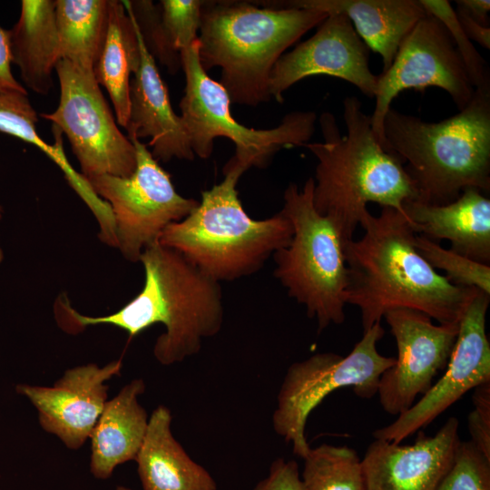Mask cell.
Returning a JSON list of instances; mask_svg holds the SVG:
<instances>
[{"instance_id":"obj_1","label":"cell","mask_w":490,"mask_h":490,"mask_svg":"<svg viewBox=\"0 0 490 490\" xmlns=\"http://www.w3.org/2000/svg\"><path fill=\"white\" fill-rule=\"evenodd\" d=\"M360 226L362 238L344 246L345 302L359 309L363 332L397 309L423 312L439 324L459 323L478 289L452 284L426 261L405 213L382 207L377 217L368 212Z\"/></svg>"},{"instance_id":"obj_2","label":"cell","mask_w":490,"mask_h":490,"mask_svg":"<svg viewBox=\"0 0 490 490\" xmlns=\"http://www.w3.org/2000/svg\"><path fill=\"white\" fill-rule=\"evenodd\" d=\"M140 261L144 269V284L125 306L113 314L90 317L61 299L56 306L60 327L76 333L88 326L106 324L123 329L132 338L161 323L165 331L153 347L160 364L169 366L196 355L202 340L217 335L223 325L220 282L159 241L142 251Z\"/></svg>"},{"instance_id":"obj_3","label":"cell","mask_w":490,"mask_h":490,"mask_svg":"<svg viewBox=\"0 0 490 490\" xmlns=\"http://www.w3.org/2000/svg\"><path fill=\"white\" fill-rule=\"evenodd\" d=\"M347 132L340 135L333 114L320 117L321 142H307L317 159L313 203L339 232L344 246L369 212L368 202L404 212V204L416 201L417 192L397 156L378 142L370 116L356 96L343 101Z\"/></svg>"},{"instance_id":"obj_4","label":"cell","mask_w":490,"mask_h":490,"mask_svg":"<svg viewBox=\"0 0 490 490\" xmlns=\"http://www.w3.org/2000/svg\"><path fill=\"white\" fill-rule=\"evenodd\" d=\"M385 150L398 158L416 201L444 205L466 189L490 191V86L475 89L456 114L427 122L392 107L383 122Z\"/></svg>"},{"instance_id":"obj_5","label":"cell","mask_w":490,"mask_h":490,"mask_svg":"<svg viewBox=\"0 0 490 490\" xmlns=\"http://www.w3.org/2000/svg\"><path fill=\"white\" fill-rule=\"evenodd\" d=\"M327 16L254 2H205L198 36L200 63L206 72L221 69L219 83L231 103L256 106L271 98L270 75L284 51Z\"/></svg>"},{"instance_id":"obj_6","label":"cell","mask_w":490,"mask_h":490,"mask_svg":"<svg viewBox=\"0 0 490 490\" xmlns=\"http://www.w3.org/2000/svg\"><path fill=\"white\" fill-rule=\"evenodd\" d=\"M245 172L229 161L224 180L202 191L198 207L167 226L159 238L162 245L179 251L219 282L254 274L293 234L281 211L264 220L248 215L236 189Z\"/></svg>"},{"instance_id":"obj_7","label":"cell","mask_w":490,"mask_h":490,"mask_svg":"<svg viewBox=\"0 0 490 490\" xmlns=\"http://www.w3.org/2000/svg\"><path fill=\"white\" fill-rule=\"evenodd\" d=\"M314 179L301 189L289 183L280 211L291 222L289 242L273 255L274 276L288 295L316 318L318 330L345 320L348 267L344 242L331 220L320 215L313 203Z\"/></svg>"},{"instance_id":"obj_8","label":"cell","mask_w":490,"mask_h":490,"mask_svg":"<svg viewBox=\"0 0 490 490\" xmlns=\"http://www.w3.org/2000/svg\"><path fill=\"white\" fill-rule=\"evenodd\" d=\"M185 74L184 95L180 103L181 120L195 156L210 158L216 137L235 144L230 162L243 168H264L281 149L303 146L315 132L314 112H292L280 124L268 130L246 127L230 113V99L223 86L212 80L199 59V40L181 52Z\"/></svg>"},{"instance_id":"obj_9","label":"cell","mask_w":490,"mask_h":490,"mask_svg":"<svg viewBox=\"0 0 490 490\" xmlns=\"http://www.w3.org/2000/svg\"><path fill=\"white\" fill-rule=\"evenodd\" d=\"M383 336L384 328L377 322L363 332L362 338L346 357L317 353L289 367L272 414V427L292 444L295 455L304 458L309 452L305 436L308 417L331 392L352 387L361 398H372L377 394L380 376L396 361L377 351V342Z\"/></svg>"},{"instance_id":"obj_10","label":"cell","mask_w":490,"mask_h":490,"mask_svg":"<svg viewBox=\"0 0 490 490\" xmlns=\"http://www.w3.org/2000/svg\"><path fill=\"white\" fill-rule=\"evenodd\" d=\"M128 138L136 154V167L130 176L103 174L85 180L110 206L116 248L125 260L137 262L147 247L159 241L167 226L185 219L200 201L180 195L147 145L134 136Z\"/></svg>"},{"instance_id":"obj_11","label":"cell","mask_w":490,"mask_h":490,"mask_svg":"<svg viewBox=\"0 0 490 490\" xmlns=\"http://www.w3.org/2000/svg\"><path fill=\"white\" fill-rule=\"evenodd\" d=\"M55 72L60 86L58 106L40 116L66 135L83 177L130 176L136 167L135 149L118 128L93 72L63 59Z\"/></svg>"},{"instance_id":"obj_12","label":"cell","mask_w":490,"mask_h":490,"mask_svg":"<svg viewBox=\"0 0 490 490\" xmlns=\"http://www.w3.org/2000/svg\"><path fill=\"white\" fill-rule=\"evenodd\" d=\"M435 86L446 91L460 111L475 88L453 39L444 24L428 13L402 41L390 67L377 75L372 129L385 149L383 122L391 103L407 89Z\"/></svg>"},{"instance_id":"obj_13","label":"cell","mask_w":490,"mask_h":490,"mask_svg":"<svg viewBox=\"0 0 490 490\" xmlns=\"http://www.w3.org/2000/svg\"><path fill=\"white\" fill-rule=\"evenodd\" d=\"M490 295L477 290L459 321L458 333L443 377L375 439L400 444L430 424L467 391L490 382V343L485 330Z\"/></svg>"},{"instance_id":"obj_14","label":"cell","mask_w":490,"mask_h":490,"mask_svg":"<svg viewBox=\"0 0 490 490\" xmlns=\"http://www.w3.org/2000/svg\"><path fill=\"white\" fill-rule=\"evenodd\" d=\"M397 343V357L378 381L382 408L399 416L433 385L444 368L456 342L459 323L435 325L423 312L397 309L384 317Z\"/></svg>"},{"instance_id":"obj_15","label":"cell","mask_w":490,"mask_h":490,"mask_svg":"<svg viewBox=\"0 0 490 490\" xmlns=\"http://www.w3.org/2000/svg\"><path fill=\"white\" fill-rule=\"evenodd\" d=\"M321 74L345 80L375 97L377 75L369 68L368 47L342 14L328 15L310 38L281 55L270 75V97L281 103L283 93L294 83Z\"/></svg>"},{"instance_id":"obj_16","label":"cell","mask_w":490,"mask_h":490,"mask_svg":"<svg viewBox=\"0 0 490 490\" xmlns=\"http://www.w3.org/2000/svg\"><path fill=\"white\" fill-rule=\"evenodd\" d=\"M122 367L120 359L103 367L89 363L68 368L51 387L18 384L15 389L35 407L45 432L77 450L90 437L108 400L106 382L119 376Z\"/></svg>"},{"instance_id":"obj_17","label":"cell","mask_w":490,"mask_h":490,"mask_svg":"<svg viewBox=\"0 0 490 490\" xmlns=\"http://www.w3.org/2000/svg\"><path fill=\"white\" fill-rule=\"evenodd\" d=\"M458 431L451 416L434 436L419 431L410 446L375 439L361 460L366 490H436L454 462Z\"/></svg>"},{"instance_id":"obj_18","label":"cell","mask_w":490,"mask_h":490,"mask_svg":"<svg viewBox=\"0 0 490 490\" xmlns=\"http://www.w3.org/2000/svg\"><path fill=\"white\" fill-rule=\"evenodd\" d=\"M136 20V19H135ZM141 63L130 84V117L128 136L150 138L148 145L158 161L172 159L192 161L195 155L181 120L171 104L167 87L162 81L136 22Z\"/></svg>"},{"instance_id":"obj_19","label":"cell","mask_w":490,"mask_h":490,"mask_svg":"<svg viewBox=\"0 0 490 490\" xmlns=\"http://www.w3.org/2000/svg\"><path fill=\"white\" fill-rule=\"evenodd\" d=\"M264 5L342 14L366 45L380 54L387 71L408 33L427 12L419 0H289L260 1Z\"/></svg>"},{"instance_id":"obj_20","label":"cell","mask_w":490,"mask_h":490,"mask_svg":"<svg viewBox=\"0 0 490 490\" xmlns=\"http://www.w3.org/2000/svg\"><path fill=\"white\" fill-rule=\"evenodd\" d=\"M404 212L416 234L449 240L454 251L489 265L490 200L480 191L466 189L444 205L407 201Z\"/></svg>"},{"instance_id":"obj_21","label":"cell","mask_w":490,"mask_h":490,"mask_svg":"<svg viewBox=\"0 0 490 490\" xmlns=\"http://www.w3.org/2000/svg\"><path fill=\"white\" fill-rule=\"evenodd\" d=\"M144 391L143 379L135 378L107 400L89 437L90 472L96 479H108L118 466L135 460L149 422L138 401Z\"/></svg>"},{"instance_id":"obj_22","label":"cell","mask_w":490,"mask_h":490,"mask_svg":"<svg viewBox=\"0 0 490 490\" xmlns=\"http://www.w3.org/2000/svg\"><path fill=\"white\" fill-rule=\"evenodd\" d=\"M172 413L163 405L151 414L135 458L143 490H217V483L172 435Z\"/></svg>"},{"instance_id":"obj_23","label":"cell","mask_w":490,"mask_h":490,"mask_svg":"<svg viewBox=\"0 0 490 490\" xmlns=\"http://www.w3.org/2000/svg\"><path fill=\"white\" fill-rule=\"evenodd\" d=\"M55 0H23L16 24L9 30L12 64L24 84L38 94L53 87V72L61 60Z\"/></svg>"},{"instance_id":"obj_24","label":"cell","mask_w":490,"mask_h":490,"mask_svg":"<svg viewBox=\"0 0 490 490\" xmlns=\"http://www.w3.org/2000/svg\"><path fill=\"white\" fill-rule=\"evenodd\" d=\"M141 63L136 20L129 1H110L107 34L93 69L113 103L117 123L125 128L130 117V77Z\"/></svg>"},{"instance_id":"obj_25","label":"cell","mask_w":490,"mask_h":490,"mask_svg":"<svg viewBox=\"0 0 490 490\" xmlns=\"http://www.w3.org/2000/svg\"><path fill=\"white\" fill-rule=\"evenodd\" d=\"M205 1L162 0L160 9L152 1H129L147 49L171 73L181 63V52L197 39Z\"/></svg>"},{"instance_id":"obj_26","label":"cell","mask_w":490,"mask_h":490,"mask_svg":"<svg viewBox=\"0 0 490 490\" xmlns=\"http://www.w3.org/2000/svg\"><path fill=\"white\" fill-rule=\"evenodd\" d=\"M61 59L93 72L107 34L111 0H55Z\"/></svg>"},{"instance_id":"obj_27","label":"cell","mask_w":490,"mask_h":490,"mask_svg":"<svg viewBox=\"0 0 490 490\" xmlns=\"http://www.w3.org/2000/svg\"><path fill=\"white\" fill-rule=\"evenodd\" d=\"M303 459L305 490H366L361 460L351 447L322 444Z\"/></svg>"},{"instance_id":"obj_28","label":"cell","mask_w":490,"mask_h":490,"mask_svg":"<svg viewBox=\"0 0 490 490\" xmlns=\"http://www.w3.org/2000/svg\"><path fill=\"white\" fill-rule=\"evenodd\" d=\"M38 115L27 93H0V132L36 146L53 160L64 172L71 186L81 181V174L68 162L63 147L61 131L53 125L55 144L44 142L36 131Z\"/></svg>"},{"instance_id":"obj_29","label":"cell","mask_w":490,"mask_h":490,"mask_svg":"<svg viewBox=\"0 0 490 490\" xmlns=\"http://www.w3.org/2000/svg\"><path fill=\"white\" fill-rule=\"evenodd\" d=\"M415 246L433 268L442 270L452 284L475 288L490 295V266L473 260L422 235H416Z\"/></svg>"},{"instance_id":"obj_30","label":"cell","mask_w":490,"mask_h":490,"mask_svg":"<svg viewBox=\"0 0 490 490\" xmlns=\"http://www.w3.org/2000/svg\"><path fill=\"white\" fill-rule=\"evenodd\" d=\"M426 11L437 18L449 33L475 89L490 86L485 60L464 32L455 9L446 0H419Z\"/></svg>"},{"instance_id":"obj_31","label":"cell","mask_w":490,"mask_h":490,"mask_svg":"<svg viewBox=\"0 0 490 490\" xmlns=\"http://www.w3.org/2000/svg\"><path fill=\"white\" fill-rule=\"evenodd\" d=\"M436 490H490V459L461 441L454 462Z\"/></svg>"},{"instance_id":"obj_32","label":"cell","mask_w":490,"mask_h":490,"mask_svg":"<svg viewBox=\"0 0 490 490\" xmlns=\"http://www.w3.org/2000/svg\"><path fill=\"white\" fill-rule=\"evenodd\" d=\"M473 404L468 416L471 442L490 459V382L474 388Z\"/></svg>"},{"instance_id":"obj_33","label":"cell","mask_w":490,"mask_h":490,"mask_svg":"<svg viewBox=\"0 0 490 490\" xmlns=\"http://www.w3.org/2000/svg\"><path fill=\"white\" fill-rule=\"evenodd\" d=\"M252 490H305V488L297 462L279 457L272 462L268 476L260 481Z\"/></svg>"},{"instance_id":"obj_34","label":"cell","mask_w":490,"mask_h":490,"mask_svg":"<svg viewBox=\"0 0 490 490\" xmlns=\"http://www.w3.org/2000/svg\"><path fill=\"white\" fill-rule=\"evenodd\" d=\"M9 30L0 26V93H24L25 88L15 78L12 69Z\"/></svg>"},{"instance_id":"obj_35","label":"cell","mask_w":490,"mask_h":490,"mask_svg":"<svg viewBox=\"0 0 490 490\" xmlns=\"http://www.w3.org/2000/svg\"><path fill=\"white\" fill-rule=\"evenodd\" d=\"M459 23L472 41L477 42L484 48L490 49V26H484L474 20L466 12L456 6L455 10Z\"/></svg>"},{"instance_id":"obj_36","label":"cell","mask_w":490,"mask_h":490,"mask_svg":"<svg viewBox=\"0 0 490 490\" xmlns=\"http://www.w3.org/2000/svg\"><path fill=\"white\" fill-rule=\"evenodd\" d=\"M456 4L480 24L489 26V0H457Z\"/></svg>"},{"instance_id":"obj_37","label":"cell","mask_w":490,"mask_h":490,"mask_svg":"<svg viewBox=\"0 0 490 490\" xmlns=\"http://www.w3.org/2000/svg\"><path fill=\"white\" fill-rule=\"evenodd\" d=\"M2 215H3V209H2V206L0 205V220L2 219ZM3 260H4V252L0 246V265L3 262Z\"/></svg>"},{"instance_id":"obj_38","label":"cell","mask_w":490,"mask_h":490,"mask_svg":"<svg viewBox=\"0 0 490 490\" xmlns=\"http://www.w3.org/2000/svg\"><path fill=\"white\" fill-rule=\"evenodd\" d=\"M115 490H132V489L123 485H118Z\"/></svg>"}]
</instances>
